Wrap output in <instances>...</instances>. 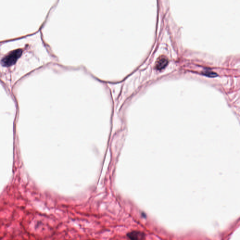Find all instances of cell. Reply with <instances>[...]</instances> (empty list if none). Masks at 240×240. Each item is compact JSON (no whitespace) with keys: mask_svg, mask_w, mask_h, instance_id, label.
<instances>
[{"mask_svg":"<svg viewBox=\"0 0 240 240\" xmlns=\"http://www.w3.org/2000/svg\"><path fill=\"white\" fill-rule=\"evenodd\" d=\"M203 74L206 76H216L217 74L216 73L214 72H213V71H210V70H205Z\"/></svg>","mask_w":240,"mask_h":240,"instance_id":"4","label":"cell"},{"mask_svg":"<svg viewBox=\"0 0 240 240\" xmlns=\"http://www.w3.org/2000/svg\"><path fill=\"white\" fill-rule=\"evenodd\" d=\"M168 63V60L165 56H162L159 58L156 63V68L161 69L164 68Z\"/></svg>","mask_w":240,"mask_h":240,"instance_id":"3","label":"cell"},{"mask_svg":"<svg viewBox=\"0 0 240 240\" xmlns=\"http://www.w3.org/2000/svg\"><path fill=\"white\" fill-rule=\"evenodd\" d=\"M130 240H145V234L144 232L139 231H132L127 234Z\"/></svg>","mask_w":240,"mask_h":240,"instance_id":"2","label":"cell"},{"mask_svg":"<svg viewBox=\"0 0 240 240\" xmlns=\"http://www.w3.org/2000/svg\"><path fill=\"white\" fill-rule=\"evenodd\" d=\"M22 51L21 49H17L11 51L2 58L1 64L4 66L9 67L15 64L17 60L21 56Z\"/></svg>","mask_w":240,"mask_h":240,"instance_id":"1","label":"cell"}]
</instances>
